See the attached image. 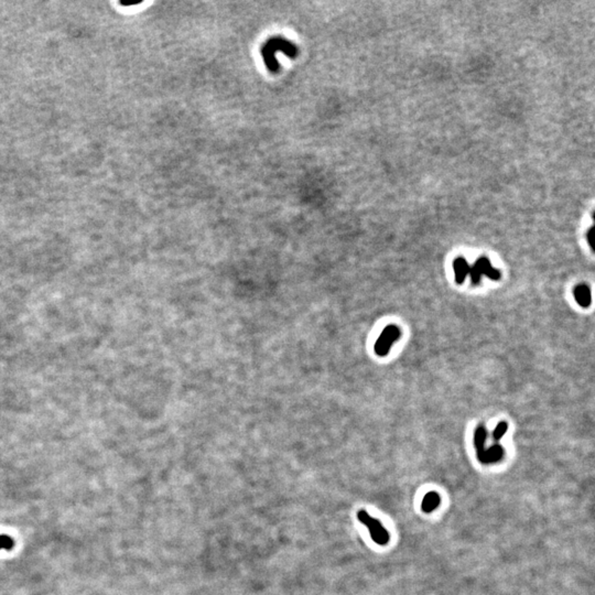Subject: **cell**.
I'll return each mask as SVG.
<instances>
[{
    "label": "cell",
    "instance_id": "1",
    "mask_svg": "<svg viewBox=\"0 0 595 595\" xmlns=\"http://www.w3.org/2000/svg\"><path fill=\"white\" fill-rule=\"evenodd\" d=\"M357 518L358 520L361 521L363 525H365L368 530H369L371 539H373L377 545H387V542L389 541V533L387 530L385 529L384 526L380 524L379 520L370 517L368 515V513L364 511V509L357 513Z\"/></svg>",
    "mask_w": 595,
    "mask_h": 595
},
{
    "label": "cell",
    "instance_id": "2",
    "mask_svg": "<svg viewBox=\"0 0 595 595\" xmlns=\"http://www.w3.org/2000/svg\"><path fill=\"white\" fill-rule=\"evenodd\" d=\"M400 337V329L398 328L396 325H388V327L384 329L382 335L379 336V339L377 340L375 344V352L376 354L378 355V356H386L388 354L389 349L392 346V344L395 343L397 340H399Z\"/></svg>",
    "mask_w": 595,
    "mask_h": 595
},
{
    "label": "cell",
    "instance_id": "3",
    "mask_svg": "<svg viewBox=\"0 0 595 595\" xmlns=\"http://www.w3.org/2000/svg\"><path fill=\"white\" fill-rule=\"evenodd\" d=\"M469 275H471V279L474 285L478 284L482 276H487L493 280H498L500 278V272L492 267L490 260L487 258H479L473 267H470Z\"/></svg>",
    "mask_w": 595,
    "mask_h": 595
},
{
    "label": "cell",
    "instance_id": "4",
    "mask_svg": "<svg viewBox=\"0 0 595 595\" xmlns=\"http://www.w3.org/2000/svg\"><path fill=\"white\" fill-rule=\"evenodd\" d=\"M504 455V450L500 445H494L490 450L483 452V454L478 457L482 463H494L502 459Z\"/></svg>",
    "mask_w": 595,
    "mask_h": 595
},
{
    "label": "cell",
    "instance_id": "5",
    "mask_svg": "<svg viewBox=\"0 0 595 595\" xmlns=\"http://www.w3.org/2000/svg\"><path fill=\"white\" fill-rule=\"evenodd\" d=\"M453 268H454V271H455L456 282L457 284H463L466 276L469 275L470 265L464 258H461L460 257V258L454 260V263H453Z\"/></svg>",
    "mask_w": 595,
    "mask_h": 595
},
{
    "label": "cell",
    "instance_id": "6",
    "mask_svg": "<svg viewBox=\"0 0 595 595\" xmlns=\"http://www.w3.org/2000/svg\"><path fill=\"white\" fill-rule=\"evenodd\" d=\"M574 298L581 307L588 308L591 305V292L588 287L581 285L574 289Z\"/></svg>",
    "mask_w": 595,
    "mask_h": 595
},
{
    "label": "cell",
    "instance_id": "7",
    "mask_svg": "<svg viewBox=\"0 0 595 595\" xmlns=\"http://www.w3.org/2000/svg\"><path fill=\"white\" fill-rule=\"evenodd\" d=\"M440 504V496L435 492H430L428 493L425 498L422 500V511L426 513H430L439 506Z\"/></svg>",
    "mask_w": 595,
    "mask_h": 595
},
{
    "label": "cell",
    "instance_id": "8",
    "mask_svg": "<svg viewBox=\"0 0 595 595\" xmlns=\"http://www.w3.org/2000/svg\"><path fill=\"white\" fill-rule=\"evenodd\" d=\"M486 440V430L484 427H478L475 432V448H476L477 457L481 456L484 452V444Z\"/></svg>",
    "mask_w": 595,
    "mask_h": 595
},
{
    "label": "cell",
    "instance_id": "9",
    "mask_svg": "<svg viewBox=\"0 0 595 595\" xmlns=\"http://www.w3.org/2000/svg\"><path fill=\"white\" fill-rule=\"evenodd\" d=\"M14 545H15V542L9 536H6V534H0V550L1 549L11 550Z\"/></svg>",
    "mask_w": 595,
    "mask_h": 595
},
{
    "label": "cell",
    "instance_id": "10",
    "mask_svg": "<svg viewBox=\"0 0 595 595\" xmlns=\"http://www.w3.org/2000/svg\"><path fill=\"white\" fill-rule=\"evenodd\" d=\"M508 429V425L506 422H500L498 423V426L496 427V429L494 430L493 436L496 441H499L500 439L503 438V435L505 434V432L507 431Z\"/></svg>",
    "mask_w": 595,
    "mask_h": 595
}]
</instances>
